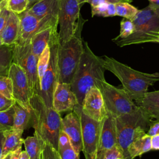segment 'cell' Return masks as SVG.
Instances as JSON below:
<instances>
[{
	"label": "cell",
	"instance_id": "obj_1",
	"mask_svg": "<svg viewBox=\"0 0 159 159\" xmlns=\"http://www.w3.org/2000/svg\"><path fill=\"white\" fill-rule=\"evenodd\" d=\"M84 49L73 78L70 83L71 89L76 96L78 106L74 111L77 114L82 112V102L87 91L105 80L104 60L95 55L87 42H83Z\"/></svg>",
	"mask_w": 159,
	"mask_h": 159
},
{
	"label": "cell",
	"instance_id": "obj_2",
	"mask_svg": "<svg viewBox=\"0 0 159 159\" xmlns=\"http://www.w3.org/2000/svg\"><path fill=\"white\" fill-rule=\"evenodd\" d=\"M104 66L121 82L123 89L137 105L140 102L150 86L159 81V72L143 73L135 70L116 59L105 55Z\"/></svg>",
	"mask_w": 159,
	"mask_h": 159
},
{
	"label": "cell",
	"instance_id": "obj_3",
	"mask_svg": "<svg viewBox=\"0 0 159 159\" xmlns=\"http://www.w3.org/2000/svg\"><path fill=\"white\" fill-rule=\"evenodd\" d=\"M30 104L32 112V127L41 139L58 150L61 117L53 107H47L37 94L32 96Z\"/></svg>",
	"mask_w": 159,
	"mask_h": 159
},
{
	"label": "cell",
	"instance_id": "obj_4",
	"mask_svg": "<svg viewBox=\"0 0 159 159\" xmlns=\"http://www.w3.org/2000/svg\"><path fill=\"white\" fill-rule=\"evenodd\" d=\"M80 14L71 38L67 42L59 43L57 55L58 78V83H71L79 65L84 49L82 30L85 22Z\"/></svg>",
	"mask_w": 159,
	"mask_h": 159
},
{
	"label": "cell",
	"instance_id": "obj_5",
	"mask_svg": "<svg viewBox=\"0 0 159 159\" xmlns=\"http://www.w3.org/2000/svg\"><path fill=\"white\" fill-rule=\"evenodd\" d=\"M134 31L127 37L112 40L119 47L147 42L158 43L159 40V13L148 6L138 12L132 20Z\"/></svg>",
	"mask_w": 159,
	"mask_h": 159
},
{
	"label": "cell",
	"instance_id": "obj_6",
	"mask_svg": "<svg viewBox=\"0 0 159 159\" xmlns=\"http://www.w3.org/2000/svg\"><path fill=\"white\" fill-rule=\"evenodd\" d=\"M117 144L123 151L124 159H129L127 149L137 137L147 134L152 119L139 107L137 111L115 118Z\"/></svg>",
	"mask_w": 159,
	"mask_h": 159
},
{
	"label": "cell",
	"instance_id": "obj_7",
	"mask_svg": "<svg viewBox=\"0 0 159 159\" xmlns=\"http://www.w3.org/2000/svg\"><path fill=\"white\" fill-rule=\"evenodd\" d=\"M102 95L107 112L114 118L133 112L139 109L123 88H118L106 80L98 85Z\"/></svg>",
	"mask_w": 159,
	"mask_h": 159
},
{
	"label": "cell",
	"instance_id": "obj_8",
	"mask_svg": "<svg viewBox=\"0 0 159 159\" xmlns=\"http://www.w3.org/2000/svg\"><path fill=\"white\" fill-rule=\"evenodd\" d=\"M48 45L50 49L49 63L43 76L39 81V89L37 94L47 107H52L53 95L58 78L57 65L58 35L55 37Z\"/></svg>",
	"mask_w": 159,
	"mask_h": 159
},
{
	"label": "cell",
	"instance_id": "obj_9",
	"mask_svg": "<svg viewBox=\"0 0 159 159\" xmlns=\"http://www.w3.org/2000/svg\"><path fill=\"white\" fill-rule=\"evenodd\" d=\"M12 63L20 66L25 71L32 94H37L39 80L37 73L38 58L33 53L30 43H15L12 45Z\"/></svg>",
	"mask_w": 159,
	"mask_h": 159
},
{
	"label": "cell",
	"instance_id": "obj_10",
	"mask_svg": "<svg viewBox=\"0 0 159 159\" xmlns=\"http://www.w3.org/2000/svg\"><path fill=\"white\" fill-rule=\"evenodd\" d=\"M81 7L78 0H59L58 34L60 44L67 42L73 36Z\"/></svg>",
	"mask_w": 159,
	"mask_h": 159
},
{
	"label": "cell",
	"instance_id": "obj_11",
	"mask_svg": "<svg viewBox=\"0 0 159 159\" xmlns=\"http://www.w3.org/2000/svg\"><path fill=\"white\" fill-rule=\"evenodd\" d=\"M18 16L20 19V35L16 43H29L32 37L36 33L49 27H57L58 25V20L47 18L39 19L27 9Z\"/></svg>",
	"mask_w": 159,
	"mask_h": 159
},
{
	"label": "cell",
	"instance_id": "obj_12",
	"mask_svg": "<svg viewBox=\"0 0 159 159\" xmlns=\"http://www.w3.org/2000/svg\"><path fill=\"white\" fill-rule=\"evenodd\" d=\"M8 76L12 82L13 99L23 107L32 111L30 99L33 94L24 70L18 65L12 63Z\"/></svg>",
	"mask_w": 159,
	"mask_h": 159
},
{
	"label": "cell",
	"instance_id": "obj_13",
	"mask_svg": "<svg viewBox=\"0 0 159 159\" xmlns=\"http://www.w3.org/2000/svg\"><path fill=\"white\" fill-rule=\"evenodd\" d=\"M79 115L82 129V152L85 159H96L101 122L90 119L82 112Z\"/></svg>",
	"mask_w": 159,
	"mask_h": 159
},
{
	"label": "cell",
	"instance_id": "obj_14",
	"mask_svg": "<svg viewBox=\"0 0 159 159\" xmlns=\"http://www.w3.org/2000/svg\"><path fill=\"white\" fill-rule=\"evenodd\" d=\"M82 112L90 119L102 122L107 111L102 95L98 88L93 86L85 94L82 102Z\"/></svg>",
	"mask_w": 159,
	"mask_h": 159
},
{
	"label": "cell",
	"instance_id": "obj_15",
	"mask_svg": "<svg viewBox=\"0 0 159 159\" xmlns=\"http://www.w3.org/2000/svg\"><path fill=\"white\" fill-rule=\"evenodd\" d=\"M117 144L115 118L107 112L101 122V128L96 159H102L104 153Z\"/></svg>",
	"mask_w": 159,
	"mask_h": 159
},
{
	"label": "cell",
	"instance_id": "obj_16",
	"mask_svg": "<svg viewBox=\"0 0 159 159\" xmlns=\"http://www.w3.org/2000/svg\"><path fill=\"white\" fill-rule=\"evenodd\" d=\"M61 130L68 135L74 150L80 154L83 150L82 129L80 115L75 111H71L62 118Z\"/></svg>",
	"mask_w": 159,
	"mask_h": 159
},
{
	"label": "cell",
	"instance_id": "obj_17",
	"mask_svg": "<svg viewBox=\"0 0 159 159\" xmlns=\"http://www.w3.org/2000/svg\"><path fill=\"white\" fill-rule=\"evenodd\" d=\"M77 106V99L71 89L70 84L58 83L53 95L52 107L60 113L73 111Z\"/></svg>",
	"mask_w": 159,
	"mask_h": 159
},
{
	"label": "cell",
	"instance_id": "obj_18",
	"mask_svg": "<svg viewBox=\"0 0 159 159\" xmlns=\"http://www.w3.org/2000/svg\"><path fill=\"white\" fill-rule=\"evenodd\" d=\"M20 35V19L18 14L9 12L6 23L0 33L3 45L12 46L16 43Z\"/></svg>",
	"mask_w": 159,
	"mask_h": 159
},
{
	"label": "cell",
	"instance_id": "obj_19",
	"mask_svg": "<svg viewBox=\"0 0 159 159\" xmlns=\"http://www.w3.org/2000/svg\"><path fill=\"white\" fill-rule=\"evenodd\" d=\"M59 0H40L27 10L39 19L58 20Z\"/></svg>",
	"mask_w": 159,
	"mask_h": 159
},
{
	"label": "cell",
	"instance_id": "obj_20",
	"mask_svg": "<svg viewBox=\"0 0 159 159\" xmlns=\"http://www.w3.org/2000/svg\"><path fill=\"white\" fill-rule=\"evenodd\" d=\"M58 35L57 27H49L39 31L32 37L30 41L32 51L37 58L46 47Z\"/></svg>",
	"mask_w": 159,
	"mask_h": 159
},
{
	"label": "cell",
	"instance_id": "obj_21",
	"mask_svg": "<svg viewBox=\"0 0 159 159\" xmlns=\"http://www.w3.org/2000/svg\"><path fill=\"white\" fill-rule=\"evenodd\" d=\"M138 106L150 119L159 120V90L147 91Z\"/></svg>",
	"mask_w": 159,
	"mask_h": 159
},
{
	"label": "cell",
	"instance_id": "obj_22",
	"mask_svg": "<svg viewBox=\"0 0 159 159\" xmlns=\"http://www.w3.org/2000/svg\"><path fill=\"white\" fill-rule=\"evenodd\" d=\"M23 132L24 130H22L17 129H11L3 132L4 138L1 159H2L7 154L22 147L24 142V139L22 138Z\"/></svg>",
	"mask_w": 159,
	"mask_h": 159
},
{
	"label": "cell",
	"instance_id": "obj_23",
	"mask_svg": "<svg viewBox=\"0 0 159 159\" xmlns=\"http://www.w3.org/2000/svg\"><path fill=\"white\" fill-rule=\"evenodd\" d=\"M13 107L15 112L13 129L24 130L31 127L32 123V111L25 109L16 101Z\"/></svg>",
	"mask_w": 159,
	"mask_h": 159
},
{
	"label": "cell",
	"instance_id": "obj_24",
	"mask_svg": "<svg viewBox=\"0 0 159 159\" xmlns=\"http://www.w3.org/2000/svg\"><path fill=\"white\" fill-rule=\"evenodd\" d=\"M151 150V137L145 134L136 138L130 144L127 149V153L129 159H134L136 157L141 156Z\"/></svg>",
	"mask_w": 159,
	"mask_h": 159
},
{
	"label": "cell",
	"instance_id": "obj_25",
	"mask_svg": "<svg viewBox=\"0 0 159 159\" xmlns=\"http://www.w3.org/2000/svg\"><path fill=\"white\" fill-rule=\"evenodd\" d=\"M23 143L30 159H40L43 141L37 134L34 132V136L24 139Z\"/></svg>",
	"mask_w": 159,
	"mask_h": 159
},
{
	"label": "cell",
	"instance_id": "obj_26",
	"mask_svg": "<svg viewBox=\"0 0 159 159\" xmlns=\"http://www.w3.org/2000/svg\"><path fill=\"white\" fill-rule=\"evenodd\" d=\"M58 152L61 159H80V154L74 150L68 135L62 130L59 135Z\"/></svg>",
	"mask_w": 159,
	"mask_h": 159
},
{
	"label": "cell",
	"instance_id": "obj_27",
	"mask_svg": "<svg viewBox=\"0 0 159 159\" xmlns=\"http://www.w3.org/2000/svg\"><path fill=\"white\" fill-rule=\"evenodd\" d=\"M12 63V46H0V75L8 76L10 66Z\"/></svg>",
	"mask_w": 159,
	"mask_h": 159
},
{
	"label": "cell",
	"instance_id": "obj_28",
	"mask_svg": "<svg viewBox=\"0 0 159 159\" xmlns=\"http://www.w3.org/2000/svg\"><path fill=\"white\" fill-rule=\"evenodd\" d=\"M116 16L123 18L132 20L139 11V9L130 4V2H121L115 4Z\"/></svg>",
	"mask_w": 159,
	"mask_h": 159
},
{
	"label": "cell",
	"instance_id": "obj_29",
	"mask_svg": "<svg viewBox=\"0 0 159 159\" xmlns=\"http://www.w3.org/2000/svg\"><path fill=\"white\" fill-rule=\"evenodd\" d=\"M14 114L13 106L5 111H0V132L13 129Z\"/></svg>",
	"mask_w": 159,
	"mask_h": 159
},
{
	"label": "cell",
	"instance_id": "obj_30",
	"mask_svg": "<svg viewBox=\"0 0 159 159\" xmlns=\"http://www.w3.org/2000/svg\"><path fill=\"white\" fill-rule=\"evenodd\" d=\"M91 16H102L104 17L115 16H116L115 4L102 3L98 6L91 7Z\"/></svg>",
	"mask_w": 159,
	"mask_h": 159
},
{
	"label": "cell",
	"instance_id": "obj_31",
	"mask_svg": "<svg viewBox=\"0 0 159 159\" xmlns=\"http://www.w3.org/2000/svg\"><path fill=\"white\" fill-rule=\"evenodd\" d=\"M50 57V49L49 45L47 46L40 54L37 61V73L39 80L42 78L47 69Z\"/></svg>",
	"mask_w": 159,
	"mask_h": 159
},
{
	"label": "cell",
	"instance_id": "obj_32",
	"mask_svg": "<svg viewBox=\"0 0 159 159\" xmlns=\"http://www.w3.org/2000/svg\"><path fill=\"white\" fill-rule=\"evenodd\" d=\"M5 9L9 12L19 14L29 7V0H5Z\"/></svg>",
	"mask_w": 159,
	"mask_h": 159
},
{
	"label": "cell",
	"instance_id": "obj_33",
	"mask_svg": "<svg viewBox=\"0 0 159 159\" xmlns=\"http://www.w3.org/2000/svg\"><path fill=\"white\" fill-rule=\"evenodd\" d=\"M0 93L9 99H13L12 82L9 76L0 75Z\"/></svg>",
	"mask_w": 159,
	"mask_h": 159
},
{
	"label": "cell",
	"instance_id": "obj_34",
	"mask_svg": "<svg viewBox=\"0 0 159 159\" xmlns=\"http://www.w3.org/2000/svg\"><path fill=\"white\" fill-rule=\"evenodd\" d=\"M134 24L131 20L124 18L120 22V33L115 39H125L129 37L134 31Z\"/></svg>",
	"mask_w": 159,
	"mask_h": 159
},
{
	"label": "cell",
	"instance_id": "obj_35",
	"mask_svg": "<svg viewBox=\"0 0 159 159\" xmlns=\"http://www.w3.org/2000/svg\"><path fill=\"white\" fill-rule=\"evenodd\" d=\"M40 159H61L57 150L49 143L43 142Z\"/></svg>",
	"mask_w": 159,
	"mask_h": 159
},
{
	"label": "cell",
	"instance_id": "obj_36",
	"mask_svg": "<svg viewBox=\"0 0 159 159\" xmlns=\"http://www.w3.org/2000/svg\"><path fill=\"white\" fill-rule=\"evenodd\" d=\"M102 159H124V155L121 148L116 144L104 153Z\"/></svg>",
	"mask_w": 159,
	"mask_h": 159
},
{
	"label": "cell",
	"instance_id": "obj_37",
	"mask_svg": "<svg viewBox=\"0 0 159 159\" xmlns=\"http://www.w3.org/2000/svg\"><path fill=\"white\" fill-rule=\"evenodd\" d=\"M14 103V99L7 98L0 93V111H3L10 108Z\"/></svg>",
	"mask_w": 159,
	"mask_h": 159
},
{
	"label": "cell",
	"instance_id": "obj_38",
	"mask_svg": "<svg viewBox=\"0 0 159 159\" xmlns=\"http://www.w3.org/2000/svg\"><path fill=\"white\" fill-rule=\"evenodd\" d=\"M121 2H127L130 3L132 2V0H88L86 2L89 3L91 7H94L102 3L116 4L117 3Z\"/></svg>",
	"mask_w": 159,
	"mask_h": 159
},
{
	"label": "cell",
	"instance_id": "obj_39",
	"mask_svg": "<svg viewBox=\"0 0 159 159\" xmlns=\"http://www.w3.org/2000/svg\"><path fill=\"white\" fill-rule=\"evenodd\" d=\"M147 134L150 137L159 134V120H156L155 121L151 120Z\"/></svg>",
	"mask_w": 159,
	"mask_h": 159
},
{
	"label": "cell",
	"instance_id": "obj_40",
	"mask_svg": "<svg viewBox=\"0 0 159 159\" xmlns=\"http://www.w3.org/2000/svg\"><path fill=\"white\" fill-rule=\"evenodd\" d=\"M9 15V11L4 9L0 14V33L2 30Z\"/></svg>",
	"mask_w": 159,
	"mask_h": 159
},
{
	"label": "cell",
	"instance_id": "obj_41",
	"mask_svg": "<svg viewBox=\"0 0 159 159\" xmlns=\"http://www.w3.org/2000/svg\"><path fill=\"white\" fill-rule=\"evenodd\" d=\"M151 146L152 150H159V134L151 137Z\"/></svg>",
	"mask_w": 159,
	"mask_h": 159
},
{
	"label": "cell",
	"instance_id": "obj_42",
	"mask_svg": "<svg viewBox=\"0 0 159 159\" xmlns=\"http://www.w3.org/2000/svg\"><path fill=\"white\" fill-rule=\"evenodd\" d=\"M148 6L159 13V0H149Z\"/></svg>",
	"mask_w": 159,
	"mask_h": 159
},
{
	"label": "cell",
	"instance_id": "obj_43",
	"mask_svg": "<svg viewBox=\"0 0 159 159\" xmlns=\"http://www.w3.org/2000/svg\"><path fill=\"white\" fill-rule=\"evenodd\" d=\"M21 151H22V147L19 148V149L16 150V151L12 152L11 159H19L20 154L21 153Z\"/></svg>",
	"mask_w": 159,
	"mask_h": 159
},
{
	"label": "cell",
	"instance_id": "obj_44",
	"mask_svg": "<svg viewBox=\"0 0 159 159\" xmlns=\"http://www.w3.org/2000/svg\"><path fill=\"white\" fill-rule=\"evenodd\" d=\"M4 135L3 132H0V159L1 158V155H2V144H3V141H4Z\"/></svg>",
	"mask_w": 159,
	"mask_h": 159
},
{
	"label": "cell",
	"instance_id": "obj_45",
	"mask_svg": "<svg viewBox=\"0 0 159 159\" xmlns=\"http://www.w3.org/2000/svg\"><path fill=\"white\" fill-rule=\"evenodd\" d=\"M19 159H30L29 156L25 150L21 151Z\"/></svg>",
	"mask_w": 159,
	"mask_h": 159
},
{
	"label": "cell",
	"instance_id": "obj_46",
	"mask_svg": "<svg viewBox=\"0 0 159 159\" xmlns=\"http://www.w3.org/2000/svg\"><path fill=\"white\" fill-rule=\"evenodd\" d=\"M5 5H6V1L5 0H1L0 1V14L2 12V11L5 9Z\"/></svg>",
	"mask_w": 159,
	"mask_h": 159
},
{
	"label": "cell",
	"instance_id": "obj_47",
	"mask_svg": "<svg viewBox=\"0 0 159 159\" xmlns=\"http://www.w3.org/2000/svg\"><path fill=\"white\" fill-rule=\"evenodd\" d=\"M29 7H28V8H29L30 6H32L33 4H34L35 2H38L39 1H40V0H29ZM27 8V9H28Z\"/></svg>",
	"mask_w": 159,
	"mask_h": 159
},
{
	"label": "cell",
	"instance_id": "obj_48",
	"mask_svg": "<svg viewBox=\"0 0 159 159\" xmlns=\"http://www.w3.org/2000/svg\"><path fill=\"white\" fill-rule=\"evenodd\" d=\"M88 0H78V2H79V4L80 5V6L81 7L84 3H86Z\"/></svg>",
	"mask_w": 159,
	"mask_h": 159
},
{
	"label": "cell",
	"instance_id": "obj_49",
	"mask_svg": "<svg viewBox=\"0 0 159 159\" xmlns=\"http://www.w3.org/2000/svg\"><path fill=\"white\" fill-rule=\"evenodd\" d=\"M11 155H12V153H10L7 154L6 156H5V157H4L2 159H11Z\"/></svg>",
	"mask_w": 159,
	"mask_h": 159
},
{
	"label": "cell",
	"instance_id": "obj_50",
	"mask_svg": "<svg viewBox=\"0 0 159 159\" xmlns=\"http://www.w3.org/2000/svg\"><path fill=\"white\" fill-rule=\"evenodd\" d=\"M3 45V44H2V42L1 39V37H0V46H1V45Z\"/></svg>",
	"mask_w": 159,
	"mask_h": 159
},
{
	"label": "cell",
	"instance_id": "obj_51",
	"mask_svg": "<svg viewBox=\"0 0 159 159\" xmlns=\"http://www.w3.org/2000/svg\"><path fill=\"white\" fill-rule=\"evenodd\" d=\"M1 1V0H0V1Z\"/></svg>",
	"mask_w": 159,
	"mask_h": 159
},
{
	"label": "cell",
	"instance_id": "obj_52",
	"mask_svg": "<svg viewBox=\"0 0 159 159\" xmlns=\"http://www.w3.org/2000/svg\"><path fill=\"white\" fill-rule=\"evenodd\" d=\"M148 1H149V0H148Z\"/></svg>",
	"mask_w": 159,
	"mask_h": 159
}]
</instances>
